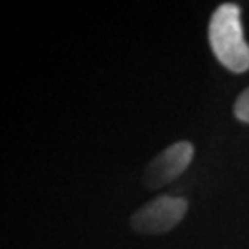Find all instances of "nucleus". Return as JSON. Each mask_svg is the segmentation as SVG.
Returning <instances> with one entry per match:
<instances>
[{
  "instance_id": "nucleus-3",
  "label": "nucleus",
  "mask_w": 249,
  "mask_h": 249,
  "mask_svg": "<svg viewBox=\"0 0 249 249\" xmlns=\"http://www.w3.org/2000/svg\"><path fill=\"white\" fill-rule=\"evenodd\" d=\"M194 147L188 141H178L152 159L144 170L142 181L149 189H159L172 183L189 167Z\"/></svg>"
},
{
  "instance_id": "nucleus-1",
  "label": "nucleus",
  "mask_w": 249,
  "mask_h": 249,
  "mask_svg": "<svg viewBox=\"0 0 249 249\" xmlns=\"http://www.w3.org/2000/svg\"><path fill=\"white\" fill-rule=\"evenodd\" d=\"M209 42L215 58L231 73L249 70V44L243 33L240 5L222 3L212 13Z\"/></svg>"
},
{
  "instance_id": "nucleus-2",
  "label": "nucleus",
  "mask_w": 249,
  "mask_h": 249,
  "mask_svg": "<svg viewBox=\"0 0 249 249\" xmlns=\"http://www.w3.org/2000/svg\"><path fill=\"white\" fill-rule=\"evenodd\" d=\"M188 211V201L175 196H159L131 215V228L142 235H160L173 230L183 220Z\"/></svg>"
},
{
  "instance_id": "nucleus-4",
  "label": "nucleus",
  "mask_w": 249,
  "mask_h": 249,
  "mask_svg": "<svg viewBox=\"0 0 249 249\" xmlns=\"http://www.w3.org/2000/svg\"><path fill=\"white\" fill-rule=\"evenodd\" d=\"M233 113L240 122L249 123V88H246L238 96L235 106H233Z\"/></svg>"
}]
</instances>
